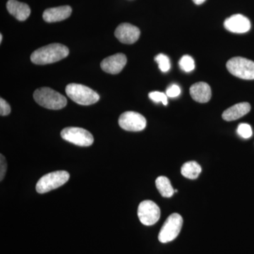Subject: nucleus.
I'll use <instances>...</instances> for the list:
<instances>
[{
  "label": "nucleus",
  "mask_w": 254,
  "mask_h": 254,
  "mask_svg": "<svg viewBox=\"0 0 254 254\" xmlns=\"http://www.w3.org/2000/svg\"><path fill=\"white\" fill-rule=\"evenodd\" d=\"M69 53L67 47L60 43H53L36 50L32 53L31 60L36 64L45 65L64 59Z\"/></svg>",
  "instance_id": "nucleus-1"
},
{
  "label": "nucleus",
  "mask_w": 254,
  "mask_h": 254,
  "mask_svg": "<svg viewBox=\"0 0 254 254\" xmlns=\"http://www.w3.org/2000/svg\"><path fill=\"white\" fill-rule=\"evenodd\" d=\"M35 101L47 109H63L67 104V100L63 95L50 88H41L33 93Z\"/></svg>",
  "instance_id": "nucleus-2"
},
{
  "label": "nucleus",
  "mask_w": 254,
  "mask_h": 254,
  "mask_svg": "<svg viewBox=\"0 0 254 254\" xmlns=\"http://www.w3.org/2000/svg\"><path fill=\"white\" fill-rule=\"evenodd\" d=\"M66 95L75 103L81 105L95 104L100 99L99 95L89 87L78 83H69L66 87Z\"/></svg>",
  "instance_id": "nucleus-3"
},
{
  "label": "nucleus",
  "mask_w": 254,
  "mask_h": 254,
  "mask_svg": "<svg viewBox=\"0 0 254 254\" xmlns=\"http://www.w3.org/2000/svg\"><path fill=\"white\" fill-rule=\"evenodd\" d=\"M69 174L66 171L60 170L47 174L40 179L36 185V190L39 193H46L56 190L68 182Z\"/></svg>",
  "instance_id": "nucleus-4"
},
{
  "label": "nucleus",
  "mask_w": 254,
  "mask_h": 254,
  "mask_svg": "<svg viewBox=\"0 0 254 254\" xmlns=\"http://www.w3.org/2000/svg\"><path fill=\"white\" fill-rule=\"evenodd\" d=\"M229 72L242 79H254V62L246 58L236 57L227 63Z\"/></svg>",
  "instance_id": "nucleus-5"
},
{
  "label": "nucleus",
  "mask_w": 254,
  "mask_h": 254,
  "mask_svg": "<svg viewBox=\"0 0 254 254\" xmlns=\"http://www.w3.org/2000/svg\"><path fill=\"white\" fill-rule=\"evenodd\" d=\"M183 219L180 214L173 213L165 220L158 235V240L165 244L177 238L181 231Z\"/></svg>",
  "instance_id": "nucleus-6"
},
{
  "label": "nucleus",
  "mask_w": 254,
  "mask_h": 254,
  "mask_svg": "<svg viewBox=\"0 0 254 254\" xmlns=\"http://www.w3.org/2000/svg\"><path fill=\"white\" fill-rule=\"evenodd\" d=\"M61 136L65 141L78 146H90L94 141V138L89 131L79 127L64 128L61 132Z\"/></svg>",
  "instance_id": "nucleus-7"
},
{
  "label": "nucleus",
  "mask_w": 254,
  "mask_h": 254,
  "mask_svg": "<svg viewBox=\"0 0 254 254\" xmlns=\"http://www.w3.org/2000/svg\"><path fill=\"white\" fill-rule=\"evenodd\" d=\"M138 217L143 225L151 226L160 218V209L152 200H144L138 205Z\"/></svg>",
  "instance_id": "nucleus-8"
},
{
  "label": "nucleus",
  "mask_w": 254,
  "mask_h": 254,
  "mask_svg": "<svg viewBox=\"0 0 254 254\" xmlns=\"http://www.w3.org/2000/svg\"><path fill=\"white\" fill-rule=\"evenodd\" d=\"M119 125L128 131H141L146 127V120L136 112H125L119 118Z\"/></svg>",
  "instance_id": "nucleus-9"
},
{
  "label": "nucleus",
  "mask_w": 254,
  "mask_h": 254,
  "mask_svg": "<svg viewBox=\"0 0 254 254\" xmlns=\"http://www.w3.org/2000/svg\"><path fill=\"white\" fill-rule=\"evenodd\" d=\"M141 32L138 28L128 23L120 24L116 28L115 36L124 44H133L139 38Z\"/></svg>",
  "instance_id": "nucleus-10"
},
{
  "label": "nucleus",
  "mask_w": 254,
  "mask_h": 254,
  "mask_svg": "<svg viewBox=\"0 0 254 254\" xmlns=\"http://www.w3.org/2000/svg\"><path fill=\"white\" fill-rule=\"evenodd\" d=\"M127 63L126 55L118 53L105 58L102 61L100 66L105 72L111 74H118L123 71Z\"/></svg>",
  "instance_id": "nucleus-11"
},
{
  "label": "nucleus",
  "mask_w": 254,
  "mask_h": 254,
  "mask_svg": "<svg viewBox=\"0 0 254 254\" xmlns=\"http://www.w3.org/2000/svg\"><path fill=\"white\" fill-rule=\"evenodd\" d=\"M224 26L232 33H245L250 31L252 25L248 18L242 14H235L225 20Z\"/></svg>",
  "instance_id": "nucleus-12"
},
{
  "label": "nucleus",
  "mask_w": 254,
  "mask_h": 254,
  "mask_svg": "<svg viewBox=\"0 0 254 254\" xmlns=\"http://www.w3.org/2000/svg\"><path fill=\"white\" fill-rule=\"evenodd\" d=\"M72 12L71 6H62L50 8L43 13V19L48 23L58 22L69 17Z\"/></svg>",
  "instance_id": "nucleus-13"
},
{
  "label": "nucleus",
  "mask_w": 254,
  "mask_h": 254,
  "mask_svg": "<svg viewBox=\"0 0 254 254\" xmlns=\"http://www.w3.org/2000/svg\"><path fill=\"white\" fill-rule=\"evenodd\" d=\"M190 92L191 98L198 103H208L211 98V88L205 82H198L192 85Z\"/></svg>",
  "instance_id": "nucleus-14"
},
{
  "label": "nucleus",
  "mask_w": 254,
  "mask_h": 254,
  "mask_svg": "<svg viewBox=\"0 0 254 254\" xmlns=\"http://www.w3.org/2000/svg\"><path fill=\"white\" fill-rule=\"evenodd\" d=\"M6 9L10 14L20 21L27 19L31 14L29 6L17 0H9L6 3Z\"/></svg>",
  "instance_id": "nucleus-15"
},
{
  "label": "nucleus",
  "mask_w": 254,
  "mask_h": 254,
  "mask_svg": "<svg viewBox=\"0 0 254 254\" xmlns=\"http://www.w3.org/2000/svg\"><path fill=\"white\" fill-rule=\"evenodd\" d=\"M251 105L248 103H241L230 107L222 113V119L225 121L231 122L238 120L250 113Z\"/></svg>",
  "instance_id": "nucleus-16"
},
{
  "label": "nucleus",
  "mask_w": 254,
  "mask_h": 254,
  "mask_svg": "<svg viewBox=\"0 0 254 254\" xmlns=\"http://www.w3.org/2000/svg\"><path fill=\"white\" fill-rule=\"evenodd\" d=\"M202 169L199 164L194 161L187 162L182 167L181 173L184 177L190 180H195L198 178Z\"/></svg>",
  "instance_id": "nucleus-17"
},
{
  "label": "nucleus",
  "mask_w": 254,
  "mask_h": 254,
  "mask_svg": "<svg viewBox=\"0 0 254 254\" xmlns=\"http://www.w3.org/2000/svg\"><path fill=\"white\" fill-rule=\"evenodd\" d=\"M155 185L160 194L165 198H170L175 193V190L168 177L164 176L158 177L155 180Z\"/></svg>",
  "instance_id": "nucleus-18"
},
{
  "label": "nucleus",
  "mask_w": 254,
  "mask_h": 254,
  "mask_svg": "<svg viewBox=\"0 0 254 254\" xmlns=\"http://www.w3.org/2000/svg\"><path fill=\"white\" fill-rule=\"evenodd\" d=\"M179 65L185 72H190L195 68L194 60L190 55H184L179 62Z\"/></svg>",
  "instance_id": "nucleus-19"
},
{
  "label": "nucleus",
  "mask_w": 254,
  "mask_h": 254,
  "mask_svg": "<svg viewBox=\"0 0 254 254\" xmlns=\"http://www.w3.org/2000/svg\"><path fill=\"white\" fill-rule=\"evenodd\" d=\"M155 61L158 63L159 68L163 72H168L171 67L170 60L167 55L159 54L155 57Z\"/></svg>",
  "instance_id": "nucleus-20"
},
{
  "label": "nucleus",
  "mask_w": 254,
  "mask_h": 254,
  "mask_svg": "<svg viewBox=\"0 0 254 254\" xmlns=\"http://www.w3.org/2000/svg\"><path fill=\"white\" fill-rule=\"evenodd\" d=\"M237 133L243 138H250L253 134L252 127L248 124H240L237 128Z\"/></svg>",
  "instance_id": "nucleus-21"
},
{
  "label": "nucleus",
  "mask_w": 254,
  "mask_h": 254,
  "mask_svg": "<svg viewBox=\"0 0 254 254\" xmlns=\"http://www.w3.org/2000/svg\"><path fill=\"white\" fill-rule=\"evenodd\" d=\"M150 99L153 100L155 103H162L164 105L168 104V96L165 93L162 92L153 91L148 95Z\"/></svg>",
  "instance_id": "nucleus-22"
},
{
  "label": "nucleus",
  "mask_w": 254,
  "mask_h": 254,
  "mask_svg": "<svg viewBox=\"0 0 254 254\" xmlns=\"http://www.w3.org/2000/svg\"><path fill=\"white\" fill-rule=\"evenodd\" d=\"M181 93V88L176 84H173L167 88L166 95L169 98H176Z\"/></svg>",
  "instance_id": "nucleus-23"
},
{
  "label": "nucleus",
  "mask_w": 254,
  "mask_h": 254,
  "mask_svg": "<svg viewBox=\"0 0 254 254\" xmlns=\"http://www.w3.org/2000/svg\"><path fill=\"white\" fill-rule=\"evenodd\" d=\"M7 170V163L6 159L2 154L0 155V180L1 182L4 180Z\"/></svg>",
  "instance_id": "nucleus-24"
},
{
  "label": "nucleus",
  "mask_w": 254,
  "mask_h": 254,
  "mask_svg": "<svg viewBox=\"0 0 254 254\" xmlns=\"http://www.w3.org/2000/svg\"><path fill=\"white\" fill-rule=\"evenodd\" d=\"M11 113V108L9 105L6 103V100L1 98L0 99V115L1 116H6Z\"/></svg>",
  "instance_id": "nucleus-25"
},
{
  "label": "nucleus",
  "mask_w": 254,
  "mask_h": 254,
  "mask_svg": "<svg viewBox=\"0 0 254 254\" xmlns=\"http://www.w3.org/2000/svg\"><path fill=\"white\" fill-rule=\"evenodd\" d=\"M206 0H193L195 4L200 5L203 4Z\"/></svg>",
  "instance_id": "nucleus-26"
},
{
  "label": "nucleus",
  "mask_w": 254,
  "mask_h": 254,
  "mask_svg": "<svg viewBox=\"0 0 254 254\" xmlns=\"http://www.w3.org/2000/svg\"><path fill=\"white\" fill-rule=\"evenodd\" d=\"M1 41H2V35H0V42H1Z\"/></svg>",
  "instance_id": "nucleus-27"
}]
</instances>
